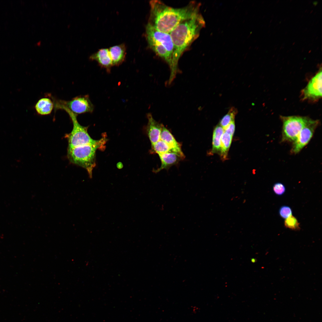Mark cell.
<instances>
[{"mask_svg": "<svg viewBox=\"0 0 322 322\" xmlns=\"http://www.w3.org/2000/svg\"><path fill=\"white\" fill-rule=\"evenodd\" d=\"M150 12L148 23L156 30L170 33L183 21L199 13V4L192 1L180 8L169 6L160 0L149 2Z\"/></svg>", "mask_w": 322, "mask_h": 322, "instance_id": "1", "label": "cell"}, {"mask_svg": "<svg viewBox=\"0 0 322 322\" xmlns=\"http://www.w3.org/2000/svg\"><path fill=\"white\" fill-rule=\"evenodd\" d=\"M204 24L202 16L198 13L181 22L170 33L174 49L168 83L172 82L176 76L180 58L198 38Z\"/></svg>", "mask_w": 322, "mask_h": 322, "instance_id": "2", "label": "cell"}, {"mask_svg": "<svg viewBox=\"0 0 322 322\" xmlns=\"http://www.w3.org/2000/svg\"><path fill=\"white\" fill-rule=\"evenodd\" d=\"M145 36L150 48L166 62L170 67L174 46L170 33L159 31L147 23L145 27Z\"/></svg>", "mask_w": 322, "mask_h": 322, "instance_id": "3", "label": "cell"}, {"mask_svg": "<svg viewBox=\"0 0 322 322\" xmlns=\"http://www.w3.org/2000/svg\"><path fill=\"white\" fill-rule=\"evenodd\" d=\"M106 138L98 140L96 143L68 148L67 157L70 162L85 169L90 178L92 177V172L96 165L95 153L96 150L105 143Z\"/></svg>", "mask_w": 322, "mask_h": 322, "instance_id": "4", "label": "cell"}, {"mask_svg": "<svg viewBox=\"0 0 322 322\" xmlns=\"http://www.w3.org/2000/svg\"><path fill=\"white\" fill-rule=\"evenodd\" d=\"M60 109L65 110L68 113L73 124L72 131L65 136L68 142V148L94 144L98 141L90 137L87 132L88 127L83 126L79 123L77 118V114L65 107H62Z\"/></svg>", "mask_w": 322, "mask_h": 322, "instance_id": "5", "label": "cell"}, {"mask_svg": "<svg viewBox=\"0 0 322 322\" xmlns=\"http://www.w3.org/2000/svg\"><path fill=\"white\" fill-rule=\"evenodd\" d=\"M282 122L281 141L294 142L309 117L298 116H280Z\"/></svg>", "mask_w": 322, "mask_h": 322, "instance_id": "6", "label": "cell"}, {"mask_svg": "<svg viewBox=\"0 0 322 322\" xmlns=\"http://www.w3.org/2000/svg\"><path fill=\"white\" fill-rule=\"evenodd\" d=\"M52 98L55 110L65 107L78 115L87 112L91 113L94 109V106L88 95L76 96L69 101L57 100L54 98Z\"/></svg>", "mask_w": 322, "mask_h": 322, "instance_id": "7", "label": "cell"}, {"mask_svg": "<svg viewBox=\"0 0 322 322\" xmlns=\"http://www.w3.org/2000/svg\"><path fill=\"white\" fill-rule=\"evenodd\" d=\"M319 123L318 120L309 118L306 123L293 142L291 152L296 154L299 153L309 142Z\"/></svg>", "mask_w": 322, "mask_h": 322, "instance_id": "8", "label": "cell"}, {"mask_svg": "<svg viewBox=\"0 0 322 322\" xmlns=\"http://www.w3.org/2000/svg\"><path fill=\"white\" fill-rule=\"evenodd\" d=\"M303 100L315 101L322 97V68L309 81L306 87L301 91Z\"/></svg>", "mask_w": 322, "mask_h": 322, "instance_id": "9", "label": "cell"}, {"mask_svg": "<svg viewBox=\"0 0 322 322\" xmlns=\"http://www.w3.org/2000/svg\"><path fill=\"white\" fill-rule=\"evenodd\" d=\"M147 117L148 122L146 131L151 147L160 140L162 124L156 121L151 113L147 114Z\"/></svg>", "mask_w": 322, "mask_h": 322, "instance_id": "10", "label": "cell"}, {"mask_svg": "<svg viewBox=\"0 0 322 322\" xmlns=\"http://www.w3.org/2000/svg\"><path fill=\"white\" fill-rule=\"evenodd\" d=\"M159 156L161 161V165L160 168L153 171L155 173L163 169H169L185 157V156L173 151L160 154Z\"/></svg>", "mask_w": 322, "mask_h": 322, "instance_id": "11", "label": "cell"}, {"mask_svg": "<svg viewBox=\"0 0 322 322\" xmlns=\"http://www.w3.org/2000/svg\"><path fill=\"white\" fill-rule=\"evenodd\" d=\"M89 59L97 61L101 67L106 69L108 72H110L113 66L108 49L102 48L99 49L91 55Z\"/></svg>", "mask_w": 322, "mask_h": 322, "instance_id": "12", "label": "cell"}, {"mask_svg": "<svg viewBox=\"0 0 322 322\" xmlns=\"http://www.w3.org/2000/svg\"><path fill=\"white\" fill-rule=\"evenodd\" d=\"M108 49L113 66H119L124 61L126 54L125 44L114 46Z\"/></svg>", "mask_w": 322, "mask_h": 322, "instance_id": "13", "label": "cell"}, {"mask_svg": "<svg viewBox=\"0 0 322 322\" xmlns=\"http://www.w3.org/2000/svg\"><path fill=\"white\" fill-rule=\"evenodd\" d=\"M160 140L167 143L173 152L184 156L181 149V144L176 140L169 130L162 125Z\"/></svg>", "mask_w": 322, "mask_h": 322, "instance_id": "14", "label": "cell"}, {"mask_svg": "<svg viewBox=\"0 0 322 322\" xmlns=\"http://www.w3.org/2000/svg\"><path fill=\"white\" fill-rule=\"evenodd\" d=\"M54 106L53 101L51 99L49 98L44 97L38 101L35 107L38 114L47 115L51 113Z\"/></svg>", "mask_w": 322, "mask_h": 322, "instance_id": "15", "label": "cell"}, {"mask_svg": "<svg viewBox=\"0 0 322 322\" xmlns=\"http://www.w3.org/2000/svg\"><path fill=\"white\" fill-rule=\"evenodd\" d=\"M224 132L223 128L219 125H218L215 127L213 134L212 153H218L219 154L221 148V139Z\"/></svg>", "mask_w": 322, "mask_h": 322, "instance_id": "16", "label": "cell"}, {"mask_svg": "<svg viewBox=\"0 0 322 322\" xmlns=\"http://www.w3.org/2000/svg\"><path fill=\"white\" fill-rule=\"evenodd\" d=\"M233 137L232 135L225 131L222 135L221 140V148L219 155L223 160L227 159Z\"/></svg>", "mask_w": 322, "mask_h": 322, "instance_id": "17", "label": "cell"}, {"mask_svg": "<svg viewBox=\"0 0 322 322\" xmlns=\"http://www.w3.org/2000/svg\"><path fill=\"white\" fill-rule=\"evenodd\" d=\"M238 113L237 110L234 107H232L229 110L228 113L220 120L219 125L223 129L230 123L234 121V119Z\"/></svg>", "mask_w": 322, "mask_h": 322, "instance_id": "18", "label": "cell"}, {"mask_svg": "<svg viewBox=\"0 0 322 322\" xmlns=\"http://www.w3.org/2000/svg\"><path fill=\"white\" fill-rule=\"evenodd\" d=\"M152 151L158 155L172 151L171 147L165 142L160 140L151 146Z\"/></svg>", "mask_w": 322, "mask_h": 322, "instance_id": "19", "label": "cell"}, {"mask_svg": "<svg viewBox=\"0 0 322 322\" xmlns=\"http://www.w3.org/2000/svg\"><path fill=\"white\" fill-rule=\"evenodd\" d=\"M284 224L286 228L291 230L298 231L300 229L299 223L297 218L292 215L285 219Z\"/></svg>", "mask_w": 322, "mask_h": 322, "instance_id": "20", "label": "cell"}, {"mask_svg": "<svg viewBox=\"0 0 322 322\" xmlns=\"http://www.w3.org/2000/svg\"><path fill=\"white\" fill-rule=\"evenodd\" d=\"M279 213L281 217L285 219L292 215V211L289 206L284 205L280 208Z\"/></svg>", "mask_w": 322, "mask_h": 322, "instance_id": "21", "label": "cell"}, {"mask_svg": "<svg viewBox=\"0 0 322 322\" xmlns=\"http://www.w3.org/2000/svg\"><path fill=\"white\" fill-rule=\"evenodd\" d=\"M273 190L276 195L281 196L284 194L286 191L284 185L280 182L275 183L273 186Z\"/></svg>", "mask_w": 322, "mask_h": 322, "instance_id": "22", "label": "cell"}, {"mask_svg": "<svg viewBox=\"0 0 322 322\" xmlns=\"http://www.w3.org/2000/svg\"><path fill=\"white\" fill-rule=\"evenodd\" d=\"M235 121H233L230 123L224 129V131L227 133L233 136L235 130Z\"/></svg>", "mask_w": 322, "mask_h": 322, "instance_id": "23", "label": "cell"}, {"mask_svg": "<svg viewBox=\"0 0 322 322\" xmlns=\"http://www.w3.org/2000/svg\"><path fill=\"white\" fill-rule=\"evenodd\" d=\"M318 3V1H315L313 2V4L315 5H316Z\"/></svg>", "mask_w": 322, "mask_h": 322, "instance_id": "24", "label": "cell"}, {"mask_svg": "<svg viewBox=\"0 0 322 322\" xmlns=\"http://www.w3.org/2000/svg\"><path fill=\"white\" fill-rule=\"evenodd\" d=\"M256 259H254V258H252L251 259V261H252V262H256Z\"/></svg>", "mask_w": 322, "mask_h": 322, "instance_id": "25", "label": "cell"}]
</instances>
